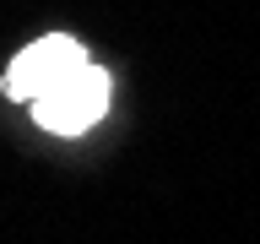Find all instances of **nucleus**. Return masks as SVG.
Returning <instances> with one entry per match:
<instances>
[{"label":"nucleus","mask_w":260,"mask_h":244,"mask_svg":"<svg viewBox=\"0 0 260 244\" xmlns=\"http://www.w3.org/2000/svg\"><path fill=\"white\" fill-rule=\"evenodd\" d=\"M103 109H109V76L92 60L71 65L44 98H32V119L49 136H81V130H92L103 119Z\"/></svg>","instance_id":"obj_1"},{"label":"nucleus","mask_w":260,"mask_h":244,"mask_svg":"<svg viewBox=\"0 0 260 244\" xmlns=\"http://www.w3.org/2000/svg\"><path fill=\"white\" fill-rule=\"evenodd\" d=\"M87 54H81L76 38H65V33H49V38H38V44H27L22 54H16L11 65H6V98H16V103H32V98H44L54 81L71 71V65H81Z\"/></svg>","instance_id":"obj_2"}]
</instances>
